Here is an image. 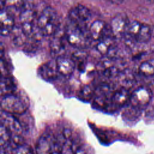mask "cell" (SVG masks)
I'll list each match as a JSON object with an SVG mask.
<instances>
[{
  "mask_svg": "<svg viewBox=\"0 0 154 154\" xmlns=\"http://www.w3.org/2000/svg\"><path fill=\"white\" fill-rule=\"evenodd\" d=\"M95 90L90 85H87L81 88L79 91V97L84 100H89L94 96Z\"/></svg>",
  "mask_w": 154,
  "mask_h": 154,
  "instance_id": "obj_21",
  "label": "cell"
},
{
  "mask_svg": "<svg viewBox=\"0 0 154 154\" xmlns=\"http://www.w3.org/2000/svg\"><path fill=\"white\" fill-rule=\"evenodd\" d=\"M75 154H88L87 152H86V150L81 146L80 148H79L76 152L75 153Z\"/></svg>",
  "mask_w": 154,
  "mask_h": 154,
  "instance_id": "obj_26",
  "label": "cell"
},
{
  "mask_svg": "<svg viewBox=\"0 0 154 154\" xmlns=\"http://www.w3.org/2000/svg\"><path fill=\"white\" fill-rule=\"evenodd\" d=\"M113 45L114 43L109 37H107L99 40L96 46V48L100 54L106 55L109 49Z\"/></svg>",
  "mask_w": 154,
  "mask_h": 154,
  "instance_id": "obj_20",
  "label": "cell"
},
{
  "mask_svg": "<svg viewBox=\"0 0 154 154\" xmlns=\"http://www.w3.org/2000/svg\"><path fill=\"white\" fill-rule=\"evenodd\" d=\"M129 21L126 14L119 13L116 14L111 20L110 28L112 34L116 37L125 36Z\"/></svg>",
  "mask_w": 154,
  "mask_h": 154,
  "instance_id": "obj_6",
  "label": "cell"
},
{
  "mask_svg": "<svg viewBox=\"0 0 154 154\" xmlns=\"http://www.w3.org/2000/svg\"><path fill=\"white\" fill-rule=\"evenodd\" d=\"M55 136L50 134H43L38 140L35 145L37 154H53Z\"/></svg>",
  "mask_w": 154,
  "mask_h": 154,
  "instance_id": "obj_9",
  "label": "cell"
},
{
  "mask_svg": "<svg viewBox=\"0 0 154 154\" xmlns=\"http://www.w3.org/2000/svg\"><path fill=\"white\" fill-rule=\"evenodd\" d=\"M151 37L152 30L150 27L147 24L142 23L135 40L139 43H146L150 40Z\"/></svg>",
  "mask_w": 154,
  "mask_h": 154,
  "instance_id": "obj_16",
  "label": "cell"
},
{
  "mask_svg": "<svg viewBox=\"0 0 154 154\" xmlns=\"http://www.w3.org/2000/svg\"><path fill=\"white\" fill-rule=\"evenodd\" d=\"M61 134L66 140H69L72 138V132L69 128H64Z\"/></svg>",
  "mask_w": 154,
  "mask_h": 154,
  "instance_id": "obj_25",
  "label": "cell"
},
{
  "mask_svg": "<svg viewBox=\"0 0 154 154\" xmlns=\"http://www.w3.org/2000/svg\"><path fill=\"white\" fill-rule=\"evenodd\" d=\"M38 73L40 76L46 80H55L57 78L59 74L55 61L53 63L52 62H48L42 66L38 69Z\"/></svg>",
  "mask_w": 154,
  "mask_h": 154,
  "instance_id": "obj_13",
  "label": "cell"
},
{
  "mask_svg": "<svg viewBox=\"0 0 154 154\" xmlns=\"http://www.w3.org/2000/svg\"><path fill=\"white\" fill-rule=\"evenodd\" d=\"M14 28V18L7 10H1L0 13V32L2 35H7Z\"/></svg>",
  "mask_w": 154,
  "mask_h": 154,
  "instance_id": "obj_10",
  "label": "cell"
},
{
  "mask_svg": "<svg viewBox=\"0 0 154 154\" xmlns=\"http://www.w3.org/2000/svg\"><path fill=\"white\" fill-rule=\"evenodd\" d=\"M65 37L67 42L72 46L82 49L87 46L89 38L87 37L83 26L70 22L65 28Z\"/></svg>",
  "mask_w": 154,
  "mask_h": 154,
  "instance_id": "obj_1",
  "label": "cell"
},
{
  "mask_svg": "<svg viewBox=\"0 0 154 154\" xmlns=\"http://www.w3.org/2000/svg\"><path fill=\"white\" fill-rule=\"evenodd\" d=\"M15 85L13 79L9 76H1V95L2 97L13 94L15 90Z\"/></svg>",
  "mask_w": 154,
  "mask_h": 154,
  "instance_id": "obj_14",
  "label": "cell"
},
{
  "mask_svg": "<svg viewBox=\"0 0 154 154\" xmlns=\"http://www.w3.org/2000/svg\"><path fill=\"white\" fill-rule=\"evenodd\" d=\"M1 124L5 126L12 135H20L22 132V126L19 120L13 114L2 110L1 112Z\"/></svg>",
  "mask_w": 154,
  "mask_h": 154,
  "instance_id": "obj_7",
  "label": "cell"
},
{
  "mask_svg": "<svg viewBox=\"0 0 154 154\" xmlns=\"http://www.w3.org/2000/svg\"><path fill=\"white\" fill-rule=\"evenodd\" d=\"M97 90L99 96H106L111 90V87L108 83H102L98 87L96 91Z\"/></svg>",
  "mask_w": 154,
  "mask_h": 154,
  "instance_id": "obj_24",
  "label": "cell"
},
{
  "mask_svg": "<svg viewBox=\"0 0 154 154\" xmlns=\"http://www.w3.org/2000/svg\"><path fill=\"white\" fill-rule=\"evenodd\" d=\"M108 27L106 23L102 20H94L89 28V35L91 38L95 41H99L103 38L109 37L106 35Z\"/></svg>",
  "mask_w": 154,
  "mask_h": 154,
  "instance_id": "obj_11",
  "label": "cell"
},
{
  "mask_svg": "<svg viewBox=\"0 0 154 154\" xmlns=\"http://www.w3.org/2000/svg\"><path fill=\"white\" fill-rule=\"evenodd\" d=\"M1 106L2 111L13 115L22 114L26 110L25 102L13 94L2 97Z\"/></svg>",
  "mask_w": 154,
  "mask_h": 154,
  "instance_id": "obj_2",
  "label": "cell"
},
{
  "mask_svg": "<svg viewBox=\"0 0 154 154\" xmlns=\"http://www.w3.org/2000/svg\"><path fill=\"white\" fill-rule=\"evenodd\" d=\"M139 72L144 76L151 78L154 76V59L146 60L141 63Z\"/></svg>",
  "mask_w": 154,
  "mask_h": 154,
  "instance_id": "obj_17",
  "label": "cell"
},
{
  "mask_svg": "<svg viewBox=\"0 0 154 154\" xmlns=\"http://www.w3.org/2000/svg\"><path fill=\"white\" fill-rule=\"evenodd\" d=\"M27 37L22 32L21 28L20 30L17 29L14 34L13 37V41L15 45L21 46L26 43Z\"/></svg>",
  "mask_w": 154,
  "mask_h": 154,
  "instance_id": "obj_22",
  "label": "cell"
},
{
  "mask_svg": "<svg viewBox=\"0 0 154 154\" xmlns=\"http://www.w3.org/2000/svg\"><path fill=\"white\" fill-rule=\"evenodd\" d=\"M131 93L128 89L122 87L114 91L111 96V105L114 107H120L125 105L130 100Z\"/></svg>",
  "mask_w": 154,
  "mask_h": 154,
  "instance_id": "obj_12",
  "label": "cell"
},
{
  "mask_svg": "<svg viewBox=\"0 0 154 154\" xmlns=\"http://www.w3.org/2000/svg\"><path fill=\"white\" fill-rule=\"evenodd\" d=\"M11 154H34V153L31 146L24 144L13 149Z\"/></svg>",
  "mask_w": 154,
  "mask_h": 154,
  "instance_id": "obj_23",
  "label": "cell"
},
{
  "mask_svg": "<svg viewBox=\"0 0 154 154\" xmlns=\"http://www.w3.org/2000/svg\"><path fill=\"white\" fill-rule=\"evenodd\" d=\"M55 63L59 74L64 76L72 75L76 66L75 62L72 58L63 55L56 58Z\"/></svg>",
  "mask_w": 154,
  "mask_h": 154,
  "instance_id": "obj_8",
  "label": "cell"
},
{
  "mask_svg": "<svg viewBox=\"0 0 154 154\" xmlns=\"http://www.w3.org/2000/svg\"><path fill=\"white\" fill-rule=\"evenodd\" d=\"M91 14L90 10L82 4H78L69 11L68 19L70 22L84 26V25L91 18Z\"/></svg>",
  "mask_w": 154,
  "mask_h": 154,
  "instance_id": "obj_4",
  "label": "cell"
},
{
  "mask_svg": "<svg viewBox=\"0 0 154 154\" xmlns=\"http://www.w3.org/2000/svg\"><path fill=\"white\" fill-rule=\"evenodd\" d=\"M12 137L11 132L3 125L1 124L0 126V144L2 149H5L10 145Z\"/></svg>",
  "mask_w": 154,
  "mask_h": 154,
  "instance_id": "obj_19",
  "label": "cell"
},
{
  "mask_svg": "<svg viewBox=\"0 0 154 154\" xmlns=\"http://www.w3.org/2000/svg\"><path fill=\"white\" fill-rule=\"evenodd\" d=\"M81 146L77 139L66 140L61 150V154H75L76 151Z\"/></svg>",
  "mask_w": 154,
  "mask_h": 154,
  "instance_id": "obj_18",
  "label": "cell"
},
{
  "mask_svg": "<svg viewBox=\"0 0 154 154\" xmlns=\"http://www.w3.org/2000/svg\"><path fill=\"white\" fill-rule=\"evenodd\" d=\"M152 93L146 87H140L135 89L131 94L129 103L133 107L140 109L146 106L150 102Z\"/></svg>",
  "mask_w": 154,
  "mask_h": 154,
  "instance_id": "obj_3",
  "label": "cell"
},
{
  "mask_svg": "<svg viewBox=\"0 0 154 154\" xmlns=\"http://www.w3.org/2000/svg\"><path fill=\"white\" fill-rule=\"evenodd\" d=\"M49 48L51 53L53 55L60 56L59 54L63 52L65 49V45L63 40V36L55 35L50 42Z\"/></svg>",
  "mask_w": 154,
  "mask_h": 154,
  "instance_id": "obj_15",
  "label": "cell"
},
{
  "mask_svg": "<svg viewBox=\"0 0 154 154\" xmlns=\"http://www.w3.org/2000/svg\"><path fill=\"white\" fill-rule=\"evenodd\" d=\"M48 25H59L57 13L51 6L43 9L37 20V26L40 30Z\"/></svg>",
  "mask_w": 154,
  "mask_h": 154,
  "instance_id": "obj_5",
  "label": "cell"
}]
</instances>
